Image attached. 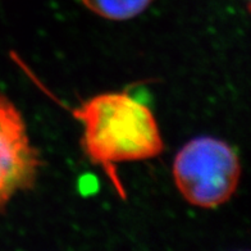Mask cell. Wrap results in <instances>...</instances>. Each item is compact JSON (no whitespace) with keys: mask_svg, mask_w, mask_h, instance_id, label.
Segmentation results:
<instances>
[{"mask_svg":"<svg viewBox=\"0 0 251 251\" xmlns=\"http://www.w3.org/2000/svg\"><path fill=\"white\" fill-rule=\"evenodd\" d=\"M40 155L13 102L0 93V212L17 195L31 190L39 176Z\"/></svg>","mask_w":251,"mask_h":251,"instance_id":"obj_3","label":"cell"},{"mask_svg":"<svg viewBox=\"0 0 251 251\" xmlns=\"http://www.w3.org/2000/svg\"><path fill=\"white\" fill-rule=\"evenodd\" d=\"M96 16L109 21H129L141 16L155 0H79Z\"/></svg>","mask_w":251,"mask_h":251,"instance_id":"obj_4","label":"cell"},{"mask_svg":"<svg viewBox=\"0 0 251 251\" xmlns=\"http://www.w3.org/2000/svg\"><path fill=\"white\" fill-rule=\"evenodd\" d=\"M75 117L83 127L86 155L109 173L116 164L154 159L164 150L152 110L128 93L99 94L75 110Z\"/></svg>","mask_w":251,"mask_h":251,"instance_id":"obj_1","label":"cell"},{"mask_svg":"<svg viewBox=\"0 0 251 251\" xmlns=\"http://www.w3.org/2000/svg\"><path fill=\"white\" fill-rule=\"evenodd\" d=\"M172 172L176 187L188 204L214 209L235 195L242 169L231 145L201 136L186 142L176 154Z\"/></svg>","mask_w":251,"mask_h":251,"instance_id":"obj_2","label":"cell"}]
</instances>
